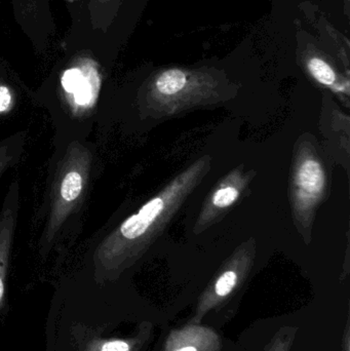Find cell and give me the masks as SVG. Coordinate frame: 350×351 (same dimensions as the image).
Segmentation results:
<instances>
[{
	"label": "cell",
	"instance_id": "cell-9",
	"mask_svg": "<svg viewBox=\"0 0 350 351\" xmlns=\"http://www.w3.org/2000/svg\"><path fill=\"white\" fill-rule=\"evenodd\" d=\"M308 69L312 77L323 86H328L335 92L349 94V84L339 82L336 71L322 58H310L308 61Z\"/></svg>",
	"mask_w": 350,
	"mask_h": 351
},
{
	"label": "cell",
	"instance_id": "cell-4",
	"mask_svg": "<svg viewBox=\"0 0 350 351\" xmlns=\"http://www.w3.org/2000/svg\"><path fill=\"white\" fill-rule=\"evenodd\" d=\"M326 189V172L318 158L304 154L298 160L293 179V200L296 214L310 221Z\"/></svg>",
	"mask_w": 350,
	"mask_h": 351
},
{
	"label": "cell",
	"instance_id": "cell-3",
	"mask_svg": "<svg viewBox=\"0 0 350 351\" xmlns=\"http://www.w3.org/2000/svg\"><path fill=\"white\" fill-rule=\"evenodd\" d=\"M252 262L248 254L238 253L232 257L199 297L190 323L201 324L205 315L225 304L244 284Z\"/></svg>",
	"mask_w": 350,
	"mask_h": 351
},
{
	"label": "cell",
	"instance_id": "cell-12",
	"mask_svg": "<svg viewBox=\"0 0 350 351\" xmlns=\"http://www.w3.org/2000/svg\"><path fill=\"white\" fill-rule=\"evenodd\" d=\"M14 105V96L12 90L3 84H0V114L6 113Z\"/></svg>",
	"mask_w": 350,
	"mask_h": 351
},
{
	"label": "cell",
	"instance_id": "cell-1",
	"mask_svg": "<svg viewBox=\"0 0 350 351\" xmlns=\"http://www.w3.org/2000/svg\"><path fill=\"white\" fill-rule=\"evenodd\" d=\"M209 162H195L105 237L95 252L96 274H119L135 263L203 179Z\"/></svg>",
	"mask_w": 350,
	"mask_h": 351
},
{
	"label": "cell",
	"instance_id": "cell-2",
	"mask_svg": "<svg viewBox=\"0 0 350 351\" xmlns=\"http://www.w3.org/2000/svg\"><path fill=\"white\" fill-rule=\"evenodd\" d=\"M92 154L86 146L73 142L62 158L51 189L49 219L43 243L51 245L70 215L82 202L92 169Z\"/></svg>",
	"mask_w": 350,
	"mask_h": 351
},
{
	"label": "cell",
	"instance_id": "cell-11",
	"mask_svg": "<svg viewBox=\"0 0 350 351\" xmlns=\"http://www.w3.org/2000/svg\"><path fill=\"white\" fill-rule=\"evenodd\" d=\"M297 333V327H282L271 338V341L264 346L262 351H291Z\"/></svg>",
	"mask_w": 350,
	"mask_h": 351
},
{
	"label": "cell",
	"instance_id": "cell-7",
	"mask_svg": "<svg viewBox=\"0 0 350 351\" xmlns=\"http://www.w3.org/2000/svg\"><path fill=\"white\" fill-rule=\"evenodd\" d=\"M152 333V325L142 324L135 337L96 339L86 346L84 351H140L147 343Z\"/></svg>",
	"mask_w": 350,
	"mask_h": 351
},
{
	"label": "cell",
	"instance_id": "cell-6",
	"mask_svg": "<svg viewBox=\"0 0 350 351\" xmlns=\"http://www.w3.org/2000/svg\"><path fill=\"white\" fill-rule=\"evenodd\" d=\"M16 223V208L14 202H10L8 197L0 214V309L5 293L6 274L10 265Z\"/></svg>",
	"mask_w": 350,
	"mask_h": 351
},
{
	"label": "cell",
	"instance_id": "cell-5",
	"mask_svg": "<svg viewBox=\"0 0 350 351\" xmlns=\"http://www.w3.org/2000/svg\"><path fill=\"white\" fill-rule=\"evenodd\" d=\"M221 336L208 326L190 323L168 333L162 351H222Z\"/></svg>",
	"mask_w": 350,
	"mask_h": 351
},
{
	"label": "cell",
	"instance_id": "cell-8",
	"mask_svg": "<svg viewBox=\"0 0 350 351\" xmlns=\"http://www.w3.org/2000/svg\"><path fill=\"white\" fill-rule=\"evenodd\" d=\"M190 86V76L188 72L182 69L166 70L162 72L154 82V93L162 98L176 99L182 96Z\"/></svg>",
	"mask_w": 350,
	"mask_h": 351
},
{
	"label": "cell",
	"instance_id": "cell-13",
	"mask_svg": "<svg viewBox=\"0 0 350 351\" xmlns=\"http://www.w3.org/2000/svg\"><path fill=\"white\" fill-rule=\"evenodd\" d=\"M14 160V154L10 145H0V176L8 168Z\"/></svg>",
	"mask_w": 350,
	"mask_h": 351
},
{
	"label": "cell",
	"instance_id": "cell-10",
	"mask_svg": "<svg viewBox=\"0 0 350 351\" xmlns=\"http://www.w3.org/2000/svg\"><path fill=\"white\" fill-rule=\"evenodd\" d=\"M240 188L234 182L227 180L218 187L211 197L212 208L215 210H225L232 206L240 197Z\"/></svg>",
	"mask_w": 350,
	"mask_h": 351
}]
</instances>
